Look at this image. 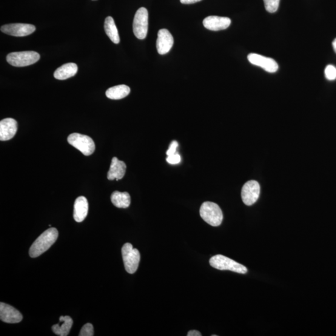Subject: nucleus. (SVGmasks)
I'll use <instances>...</instances> for the list:
<instances>
[{"label": "nucleus", "mask_w": 336, "mask_h": 336, "mask_svg": "<svg viewBox=\"0 0 336 336\" xmlns=\"http://www.w3.org/2000/svg\"><path fill=\"white\" fill-rule=\"evenodd\" d=\"M127 166L124 162L119 161L117 158L114 157L112 159L110 170L108 172L107 178L110 181L114 179L118 181L124 178Z\"/></svg>", "instance_id": "2eb2a0df"}, {"label": "nucleus", "mask_w": 336, "mask_h": 336, "mask_svg": "<svg viewBox=\"0 0 336 336\" xmlns=\"http://www.w3.org/2000/svg\"><path fill=\"white\" fill-rule=\"evenodd\" d=\"M130 89L125 85H119L109 88L106 91V96L112 100H119L126 98L129 95Z\"/></svg>", "instance_id": "6ab92c4d"}, {"label": "nucleus", "mask_w": 336, "mask_h": 336, "mask_svg": "<svg viewBox=\"0 0 336 336\" xmlns=\"http://www.w3.org/2000/svg\"><path fill=\"white\" fill-rule=\"evenodd\" d=\"M201 1L202 0H180L181 4H193Z\"/></svg>", "instance_id": "cd10ccee"}, {"label": "nucleus", "mask_w": 336, "mask_h": 336, "mask_svg": "<svg viewBox=\"0 0 336 336\" xmlns=\"http://www.w3.org/2000/svg\"><path fill=\"white\" fill-rule=\"evenodd\" d=\"M178 147V143L176 141H173L172 143H171L169 147V149L166 152V155L167 156H170L174 155V154L176 153V149Z\"/></svg>", "instance_id": "a878e982"}, {"label": "nucleus", "mask_w": 336, "mask_h": 336, "mask_svg": "<svg viewBox=\"0 0 336 336\" xmlns=\"http://www.w3.org/2000/svg\"><path fill=\"white\" fill-rule=\"evenodd\" d=\"M260 186L257 181L252 180L247 182L242 189V199L247 206H252L257 201L260 196Z\"/></svg>", "instance_id": "6e6552de"}, {"label": "nucleus", "mask_w": 336, "mask_h": 336, "mask_svg": "<svg viewBox=\"0 0 336 336\" xmlns=\"http://www.w3.org/2000/svg\"><path fill=\"white\" fill-rule=\"evenodd\" d=\"M111 201L116 207L125 209L130 206L131 198L127 192L115 191L111 195Z\"/></svg>", "instance_id": "412c9836"}, {"label": "nucleus", "mask_w": 336, "mask_h": 336, "mask_svg": "<svg viewBox=\"0 0 336 336\" xmlns=\"http://www.w3.org/2000/svg\"><path fill=\"white\" fill-rule=\"evenodd\" d=\"M210 266L219 270H230L241 274H246L247 269L243 265L237 263L224 255H217L210 259Z\"/></svg>", "instance_id": "7ed1b4c3"}, {"label": "nucleus", "mask_w": 336, "mask_h": 336, "mask_svg": "<svg viewBox=\"0 0 336 336\" xmlns=\"http://www.w3.org/2000/svg\"><path fill=\"white\" fill-rule=\"evenodd\" d=\"M199 212L201 218L210 226H219L223 221V213L220 207L212 202H205L202 204Z\"/></svg>", "instance_id": "f03ea898"}, {"label": "nucleus", "mask_w": 336, "mask_h": 336, "mask_svg": "<svg viewBox=\"0 0 336 336\" xmlns=\"http://www.w3.org/2000/svg\"><path fill=\"white\" fill-rule=\"evenodd\" d=\"M94 335L93 327L92 324L87 323L82 327L79 336H93Z\"/></svg>", "instance_id": "b1692460"}, {"label": "nucleus", "mask_w": 336, "mask_h": 336, "mask_svg": "<svg viewBox=\"0 0 336 336\" xmlns=\"http://www.w3.org/2000/svg\"><path fill=\"white\" fill-rule=\"evenodd\" d=\"M67 141L70 145L85 156L92 155L95 149L93 139L87 135L77 133H72L68 136Z\"/></svg>", "instance_id": "423d86ee"}, {"label": "nucleus", "mask_w": 336, "mask_h": 336, "mask_svg": "<svg viewBox=\"0 0 336 336\" xmlns=\"http://www.w3.org/2000/svg\"><path fill=\"white\" fill-rule=\"evenodd\" d=\"M18 130V123L15 119L5 118L0 122V139L1 141L10 140L16 135Z\"/></svg>", "instance_id": "ddd939ff"}, {"label": "nucleus", "mask_w": 336, "mask_h": 336, "mask_svg": "<svg viewBox=\"0 0 336 336\" xmlns=\"http://www.w3.org/2000/svg\"><path fill=\"white\" fill-rule=\"evenodd\" d=\"M332 46H333V49H334L336 53V38L332 42Z\"/></svg>", "instance_id": "c85d7f7f"}, {"label": "nucleus", "mask_w": 336, "mask_h": 336, "mask_svg": "<svg viewBox=\"0 0 336 336\" xmlns=\"http://www.w3.org/2000/svg\"><path fill=\"white\" fill-rule=\"evenodd\" d=\"M78 71V65L70 62V63L65 64L59 67L54 73V77L56 79L65 80L76 76Z\"/></svg>", "instance_id": "f3484780"}, {"label": "nucleus", "mask_w": 336, "mask_h": 336, "mask_svg": "<svg viewBox=\"0 0 336 336\" xmlns=\"http://www.w3.org/2000/svg\"><path fill=\"white\" fill-rule=\"evenodd\" d=\"M122 253L125 270L130 274H133L138 269L140 261V253L138 249H134L132 245L130 243L124 244L122 249Z\"/></svg>", "instance_id": "39448f33"}, {"label": "nucleus", "mask_w": 336, "mask_h": 336, "mask_svg": "<svg viewBox=\"0 0 336 336\" xmlns=\"http://www.w3.org/2000/svg\"><path fill=\"white\" fill-rule=\"evenodd\" d=\"M104 29L107 35L109 36L113 43L118 44L119 42V36L118 35L117 28H116L115 21L112 17L108 16L105 20Z\"/></svg>", "instance_id": "aec40b11"}, {"label": "nucleus", "mask_w": 336, "mask_h": 336, "mask_svg": "<svg viewBox=\"0 0 336 336\" xmlns=\"http://www.w3.org/2000/svg\"><path fill=\"white\" fill-rule=\"evenodd\" d=\"M187 336H201V333L199 331H196V330H191V331H189L187 334Z\"/></svg>", "instance_id": "bb28decb"}, {"label": "nucleus", "mask_w": 336, "mask_h": 336, "mask_svg": "<svg viewBox=\"0 0 336 336\" xmlns=\"http://www.w3.org/2000/svg\"><path fill=\"white\" fill-rule=\"evenodd\" d=\"M93 1H95V0H93Z\"/></svg>", "instance_id": "c756f323"}, {"label": "nucleus", "mask_w": 336, "mask_h": 336, "mask_svg": "<svg viewBox=\"0 0 336 336\" xmlns=\"http://www.w3.org/2000/svg\"><path fill=\"white\" fill-rule=\"evenodd\" d=\"M280 0H263L265 7L269 13H275L279 8Z\"/></svg>", "instance_id": "4be33fe9"}, {"label": "nucleus", "mask_w": 336, "mask_h": 336, "mask_svg": "<svg viewBox=\"0 0 336 336\" xmlns=\"http://www.w3.org/2000/svg\"><path fill=\"white\" fill-rule=\"evenodd\" d=\"M73 325V320L69 316L59 318V323L53 326L52 329L56 335L67 336L69 334L71 327Z\"/></svg>", "instance_id": "a211bd4d"}, {"label": "nucleus", "mask_w": 336, "mask_h": 336, "mask_svg": "<svg viewBox=\"0 0 336 336\" xmlns=\"http://www.w3.org/2000/svg\"><path fill=\"white\" fill-rule=\"evenodd\" d=\"M231 24V20L227 17L210 16L203 21L204 27L210 31H221L227 29Z\"/></svg>", "instance_id": "4468645a"}, {"label": "nucleus", "mask_w": 336, "mask_h": 336, "mask_svg": "<svg viewBox=\"0 0 336 336\" xmlns=\"http://www.w3.org/2000/svg\"><path fill=\"white\" fill-rule=\"evenodd\" d=\"M59 233L56 228H50L42 233L34 242L30 249V256L31 258H36L47 251L56 243Z\"/></svg>", "instance_id": "f257e3e1"}, {"label": "nucleus", "mask_w": 336, "mask_h": 336, "mask_svg": "<svg viewBox=\"0 0 336 336\" xmlns=\"http://www.w3.org/2000/svg\"><path fill=\"white\" fill-rule=\"evenodd\" d=\"M133 29L138 39L146 38L149 30V12L146 8L141 7L136 11L134 17Z\"/></svg>", "instance_id": "0eeeda50"}, {"label": "nucleus", "mask_w": 336, "mask_h": 336, "mask_svg": "<svg viewBox=\"0 0 336 336\" xmlns=\"http://www.w3.org/2000/svg\"><path fill=\"white\" fill-rule=\"evenodd\" d=\"M181 160V156L178 153L174 155L167 156L166 161L171 164H176L180 163Z\"/></svg>", "instance_id": "393cba45"}, {"label": "nucleus", "mask_w": 336, "mask_h": 336, "mask_svg": "<svg viewBox=\"0 0 336 336\" xmlns=\"http://www.w3.org/2000/svg\"><path fill=\"white\" fill-rule=\"evenodd\" d=\"M248 60L252 64L262 68L268 73H275L278 69V65L274 59L257 54H250Z\"/></svg>", "instance_id": "9d476101"}, {"label": "nucleus", "mask_w": 336, "mask_h": 336, "mask_svg": "<svg viewBox=\"0 0 336 336\" xmlns=\"http://www.w3.org/2000/svg\"><path fill=\"white\" fill-rule=\"evenodd\" d=\"M40 59L39 54L35 51H22L11 53L7 57V61L15 67H26L35 64Z\"/></svg>", "instance_id": "20e7f679"}, {"label": "nucleus", "mask_w": 336, "mask_h": 336, "mask_svg": "<svg viewBox=\"0 0 336 336\" xmlns=\"http://www.w3.org/2000/svg\"><path fill=\"white\" fill-rule=\"evenodd\" d=\"M326 78L329 81H334L336 79V67L332 65H327L324 70Z\"/></svg>", "instance_id": "5701e85b"}, {"label": "nucleus", "mask_w": 336, "mask_h": 336, "mask_svg": "<svg viewBox=\"0 0 336 336\" xmlns=\"http://www.w3.org/2000/svg\"><path fill=\"white\" fill-rule=\"evenodd\" d=\"M0 319L7 323H18L22 320V315L15 307L9 304L1 303H0Z\"/></svg>", "instance_id": "9b49d317"}, {"label": "nucleus", "mask_w": 336, "mask_h": 336, "mask_svg": "<svg viewBox=\"0 0 336 336\" xmlns=\"http://www.w3.org/2000/svg\"><path fill=\"white\" fill-rule=\"evenodd\" d=\"M2 32L7 35L24 37L31 35L36 31L35 26L30 24L15 23L2 26Z\"/></svg>", "instance_id": "1a4fd4ad"}, {"label": "nucleus", "mask_w": 336, "mask_h": 336, "mask_svg": "<svg viewBox=\"0 0 336 336\" xmlns=\"http://www.w3.org/2000/svg\"><path fill=\"white\" fill-rule=\"evenodd\" d=\"M89 211V203L84 196L76 199L74 206V219L78 223H81L87 217Z\"/></svg>", "instance_id": "dca6fc26"}, {"label": "nucleus", "mask_w": 336, "mask_h": 336, "mask_svg": "<svg viewBox=\"0 0 336 336\" xmlns=\"http://www.w3.org/2000/svg\"><path fill=\"white\" fill-rule=\"evenodd\" d=\"M174 44V39L172 34L166 29L158 31L156 48L159 55H166L170 52Z\"/></svg>", "instance_id": "f8f14e48"}]
</instances>
